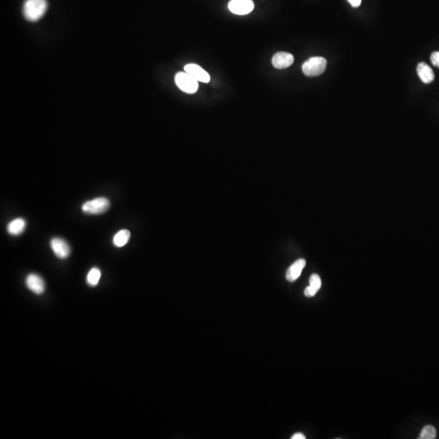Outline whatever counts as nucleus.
<instances>
[{"instance_id": "obj_1", "label": "nucleus", "mask_w": 439, "mask_h": 439, "mask_svg": "<svg viewBox=\"0 0 439 439\" xmlns=\"http://www.w3.org/2000/svg\"><path fill=\"white\" fill-rule=\"evenodd\" d=\"M47 9L46 0H25L23 6V14L30 21H37L43 17Z\"/></svg>"}, {"instance_id": "obj_2", "label": "nucleus", "mask_w": 439, "mask_h": 439, "mask_svg": "<svg viewBox=\"0 0 439 439\" xmlns=\"http://www.w3.org/2000/svg\"><path fill=\"white\" fill-rule=\"evenodd\" d=\"M327 60L324 57H312L303 64V73L307 76H317L322 75L326 69Z\"/></svg>"}, {"instance_id": "obj_3", "label": "nucleus", "mask_w": 439, "mask_h": 439, "mask_svg": "<svg viewBox=\"0 0 439 439\" xmlns=\"http://www.w3.org/2000/svg\"><path fill=\"white\" fill-rule=\"evenodd\" d=\"M110 208V202L108 199L100 197L84 203L81 207L83 212L90 215H99L108 211Z\"/></svg>"}, {"instance_id": "obj_4", "label": "nucleus", "mask_w": 439, "mask_h": 439, "mask_svg": "<svg viewBox=\"0 0 439 439\" xmlns=\"http://www.w3.org/2000/svg\"><path fill=\"white\" fill-rule=\"evenodd\" d=\"M175 82L180 90L186 93L194 94L199 89V81L187 73H177L175 76Z\"/></svg>"}, {"instance_id": "obj_5", "label": "nucleus", "mask_w": 439, "mask_h": 439, "mask_svg": "<svg viewBox=\"0 0 439 439\" xmlns=\"http://www.w3.org/2000/svg\"><path fill=\"white\" fill-rule=\"evenodd\" d=\"M229 9L236 15H247L254 9L252 0H231L229 3Z\"/></svg>"}, {"instance_id": "obj_6", "label": "nucleus", "mask_w": 439, "mask_h": 439, "mask_svg": "<svg viewBox=\"0 0 439 439\" xmlns=\"http://www.w3.org/2000/svg\"><path fill=\"white\" fill-rule=\"evenodd\" d=\"M51 248L55 255L59 259H66L69 257L71 252L69 244L66 243V241L62 238H52L51 241Z\"/></svg>"}, {"instance_id": "obj_7", "label": "nucleus", "mask_w": 439, "mask_h": 439, "mask_svg": "<svg viewBox=\"0 0 439 439\" xmlns=\"http://www.w3.org/2000/svg\"><path fill=\"white\" fill-rule=\"evenodd\" d=\"M25 285L28 289H30L36 295H41L45 290V282L42 277L35 273L28 275L25 279Z\"/></svg>"}, {"instance_id": "obj_8", "label": "nucleus", "mask_w": 439, "mask_h": 439, "mask_svg": "<svg viewBox=\"0 0 439 439\" xmlns=\"http://www.w3.org/2000/svg\"><path fill=\"white\" fill-rule=\"evenodd\" d=\"M294 57L287 52H277L273 56L272 64L277 69H284L291 66L294 63Z\"/></svg>"}, {"instance_id": "obj_9", "label": "nucleus", "mask_w": 439, "mask_h": 439, "mask_svg": "<svg viewBox=\"0 0 439 439\" xmlns=\"http://www.w3.org/2000/svg\"><path fill=\"white\" fill-rule=\"evenodd\" d=\"M185 72L191 75L195 80L204 83H209L210 81V76L201 67L194 64H187L185 66Z\"/></svg>"}, {"instance_id": "obj_10", "label": "nucleus", "mask_w": 439, "mask_h": 439, "mask_svg": "<svg viewBox=\"0 0 439 439\" xmlns=\"http://www.w3.org/2000/svg\"><path fill=\"white\" fill-rule=\"evenodd\" d=\"M305 266H306V260L304 259L296 260L287 270L286 275L287 281L290 282L296 281L300 277Z\"/></svg>"}, {"instance_id": "obj_11", "label": "nucleus", "mask_w": 439, "mask_h": 439, "mask_svg": "<svg viewBox=\"0 0 439 439\" xmlns=\"http://www.w3.org/2000/svg\"><path fill=\"white\" fill-rule=\"evenodd\" d=\"M417 71L420 79L421 80L423 83L429 84L434 81V77H435L434 71L432 70L431 68L426 63L420 62L417 65Z\"/></svg>"}, {"instance_id": "obj_12", "label": "nucleus", "mask_w": 439, "mask_h": 439, "mask_svg": "<svg viewBox=\"0 0 439 439\" xmlns=\"http://www.w3.org/2000/svg\"><path fill=\"white\" fill-rule=\"evenodd\" d=\"M26 222L23 218L14 219L13 221L9 222L7 227L8 233L11 235H20L25 230Z\"/></svg>"}, {"instance_id": "obj_13", "label": "nucleus", "mask_w": 439, "mask_h": 439, "mask_svg": "<svg viewBox=\"0 0 439 439\" xmlns=\"http://www.w3.org/2000/svg\"><path fill=\"white\" fill-rule=\"evenodd\" d=\"M130 232L128 229H121L113 237V244L117 248H122L130 240Z\"/></svg>"}, {"instance_id": "obj_14", "label": "nucleus", "mask_w": 439, "mask_h": 439, "mask_svg": "<svg viewBox=\"0 0 439 439\" xmlns=\"http://www.w3.org/2000/svg\"><path fill=\"white\" fill-rule=\"evenodd\" d=\"M101 277V271L98 267H93L90 270V272L86 277V282L91 286H96L99 282Z\"/></svg>"}, {"instance_id": "obj_15", "label": "nucleus", "mask_w": 439, "mask_h": 439, "mask_svg": "<svg viewBox=\"0 0 439 439\" xmlns=\"http://www.w3.org/2000/svg\"><path fill=\"white\" fill-rule=\"evenodd\" d=\"M437 431L436 429L433 425H426L422 429L420 436L418 437L419 439H436Z\"/></svg>"}, {"instance_id": "obj_16", "label": "nucleus", "mask_w": 439, "mask_h": 439, "mask_svg": "<svg viewBox=\"0 0 439 439\" xmlns=\"http://www.w3.org/2000/svg\"><path fill=\"white\" fill-rule=\"evenodd\" d=\"M309 286L317 293L321 289V287H322V280H321V277L318 275L312 274L310 277Z\"/></svg>"}, {"instance_id": "obj_17", "label": "nucleus", "mask_w": 439, "mask_h": 439, "mask_svg": "<svg viewBox=\"0 0 439 439\" xmlns=\"http://www.w3.org/2000/svg\"><path fill=\"white\" fill-rule=\"evenodd\" d=\"M432 64L435 67L439 68V52H433L430 57Z\"/></svg>"}, {"instance_id": "obj_18", "label": "nucleus", "mask_w": 439, "mask_h": 439, "mask_svg": "<svg viewBox=\"0 0 439 439\" xmlns=\"http://www.w3.org/2000/svg\"><path fill=\"white\" fill-rule=\"evenodd\" d=\"M361 1H362V0H348L350 4H351L352 7H354V8H358V7H360L361 4Z\"/></svg>"}, {"instance_id": "obj_19", "label": "nucleus", "mask_w": 439, "mask_h": 439, "mask_svg": "<svg viewBox=\"0 0 439 439\" xmlns=\"http://www.w3.org/2000/svg\"><path fill=\"white\" fill-rule=\"evenodd\" d=\"M306 439V437L305 436V434H303L302 433H296V434H294L293 436L291 437V439Z\"/></svg>"}]
</instances>
